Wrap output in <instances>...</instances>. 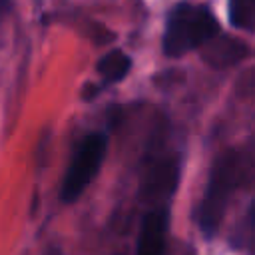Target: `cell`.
<instances>
[{
  "label": "cell",
  "mask_w": 255,
  "mask_h": 255,
  "mask_svg": "<svg viewBox=\"0 0 255 255\" xmlns=\"http://www.w3.org/2000/svg\"><path fill=\"white\" fill-rule=\"evenodd\" d=\"M165 231H167V209L155 207L149 213H145L137 237V255H163Z\"/></svg>",
  "instance_id": "cell-4"
},
{
  "label": "cell",
  "mask_w": 255,
  "mask_h": 255,
  "mask_svg": "<svg viewBox=\"0 0 255 255\" xmlns=\"http://www.w3.org/2000/svg\"><path fill=\"white\" fill-rule=\"evenodd\" d=\"M229 22L237 30H253V0H229Z\"/></svg>",
  "instance_id": "cell-8"
},
{
  "label": "cell",
  "mask_w": 255,
  "mask_h": 255,
  "mask_svg": "<svg viewBox=\"0 0 255 255\" xmlns=\"http://www.w3.org/2000/svg\"><path fill=\"white\" fill-rule=\"evenodd\" d=\"M44 255H62V253H60L58 249H50V251H46Z\"/></svg>",
  "instance_id": "cell-11"
},
{
  "label": "cell",
  "mask_w": 255,
  "mask_h": 255,
  "mask_svg": "<svg viewBox=\"0 0 255 255\" xmlns=\"http://www.w3.org/2000/svg\"><path fill=\"white\" fill-rule=\"evenodd\" d=\"M96 94H98V88H96V86H92V84L84 86V98H86V100H92Z\"/></svg>",
  "instance_id": "cell-9"
},
{
  "label": "cell",
  "mask_w": 255,
  "mask_h": 255,
  "mask_svg": "<svg viewBox=\"0 0 255 255\" xmlns=\"http://www.w3.org/2000/svg\"><path fill=\"white\" fill-rule=\"evenodd\" d=\"M106 147H108V137L104 133H90L78 143L70 167L66 171V177L62 181V191H60L62 201L72 203L84 193V189L90 185V181L94 179V175L102 165Z\"/></svg>",
  "instance_id": "cell-3"
},
{
  "label": "cell",
  "mask_w": 255,
  "mask_h": 255,
  "mask_svg": "<svg viewBox=\"0 0 255 255\" xmlns=\"http://www.w3.org/2000/svg\"><path fill=\"white\" fill-rule=\"evenodd\" d=\"M177 185V163L173 159H163L155 163L141 185V193L145 199H161L173 193Z\"/></svg>",
  "instance_id": "cell-5"
},
{
  "label": "cell",
  "mask_w": 255,
  "mask_h": 255,
  "mask_svg": "<svg viewBox=\"0 0 255 255\" xmlns=\"http://www.w3.org/2000/svg\"><path fill=\"white\" fill-rule=\"evenodd\" d=\"M207 44V50L203 52V58L211 64V66H231L239 60H243L247 56V46L239 40L227 38V36H215L211 38Z\"/></svg>",
  "instance_id": "cell-6"
},
{
  "label": "cell",
  "mask_w": 255,
  "mask_h": 255,
  "mask_svg": "<svg viewBox=\"0 0 255 255\" xmlns=\"http://www.w3.org/2000/svg\"><path fill=\"white\" fill-rule=\"evenodd\" d=\"M131 60L120 52V50H112L108 52L100 62H98V74L106 80V82H120L128 72H129Z\"/></svg>",
  "instance_id": "cell-7"
},
{
  "label": "cell",
  "mask_w": 255,
  "mask_h": 255,
  "mask_svg": "<svg viewBox=\"0 0 255 255\" xmlns=\"http://www.w3.org/2000/svg\"><path fill=\"white\" fill-rule=\"evenodd\" d=\"M10 8V0H0V10H8Z\"/></svg>",
  "instance_id": "cell-10"
},
{
  "label": "cell",
  "mask_w": 255,
  "mask_h": 255,
  "mask_svg": "<svg viewBox=\"0 0 255 255\" xmlns=\"http://www.w3.org/2000/svg\"><path fill=\"white\" fill-rule=\"evenodd\" d=\"M239 179V159L235 151H225L221 153L209 173L207 189L201 201L199 209V223L201 231L207 237H213L215 231L219 229V223L223 219V213L227 209V201L237 185Z\"/></svg>",
  "instance_id": "cell-2"
},
{
  "label": "cell",
  "mask_w": 255,
  "mask_h": 255,
  "mask_svg": "<svg viewBox=\"0 0 255 255\" xmlns=\"http://www.w3.org/2000/svg\"><path fill=\"white\" fill-rule=\"evenodd\" d=\"M217 34L219 24L207 8L181 2L169 12L163 34V52L175 58L203 46Z\"/></svg>",
  "instance_id": "cell-1"
}]
</instances>
